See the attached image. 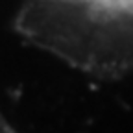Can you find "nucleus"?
I'll list each match as a JSON object with an SVG mask.
<instances>
[{
    "instance_id": "nucleus-1",
    "label": "nucleus",
    "mask_w": 133,
    "mask_h": 133,
    "mask_svg": "<svg viewBox=\"0 0 133 133\" xmlns=\"http://www.w3.org/2000/svg\"><path fill=\"white\" fill-rule=\"evenodd\" d=\"M17 31L83 72L113 78L133 69V0H24Z\"/></svg>"
}]
</instances>
